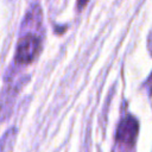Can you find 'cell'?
<instances>
[{
	"label": "cell",
	"instance_id": "cell-2",
	"mask_svg": "<svg viewBox=\"0 0 152 152\" xmlns=\"http://www.w3.org/2000/svg\"><path fill=\"white\" fill-rule=\"evenodd\" d=\"M42 40L40 37L34 34L33 32H26L18 40L14 59L17 63L26 64L33 61V58L38 55L40 50Z\"/></svg>",
	"mask_w": 152,
	"mask_h": 152
},
{
	"label": "cell",
	"instance_id": "cell-5",
	"mask_svg": "<svg viewBox=\"0 0 152 152\" xmlns=\"http://www.w3.org/2000/svg\"><path fill=\"white\" fill-rule=\"evenodd\" d=\"M145 87H146V89L148 90V93L151 94V93H152V72H151L150 77L147 78V81L145 82Z\"/></svg>",
	"mask_w": 152,
	"mask_h": 152
},
{
	"label": "cell",
	"instance_id": "cell-6",
	"mask_svg": "<svg viewBox=\"0 0 152 152\" xmlns=\"http://www.w3.org/2000/svg\"><path fill=\"white\" fill-rule=\"evenodd\" d=\"M148 49H150V51L152 53V33L150 34V38H148Z\"/></svg>",
	"mask_w": 152,
	"mask_h": 152
},
{
	"label": "cell",
	"instance_id": "cell-3",
	"mask_svg": "<svg viewBox=\"0 0 152 152\" xmlns=\"http://www.w3.org/2000/svg\"><path fill=\"white\" fill-rule=\"evenodd\" d=\"M18 86H19V83L10 84L6 88H4V90L1 91V95H0V121L8 116L10 112L12 109V104H13V100L15 97Z\"/></svg>",
	"mask_w": 152,
	"mask_h": 152
},
{
	"label": "cell",
	"instance_id": "cell-1",
	"mask_svg": "<svg viewBox=\"0 0 152 152\" xmlns=\"http://www.w3.org/2000/svg\"><path fill=\"white\" fill-rule=\"evenodd\" d=\"M139 125L134 116L126 115L119 124L116 129V142L121 152H131L134 147L138 135Z\"/></svg>",
	"mask_w": 152,
	"mask_h": 152
},
{
	"label": "cell",
	"instance_id": "cell-4",
	"mask_svg": "<svg viewBox=\"0 0 152 152\" xmlns=\"http://www.w3.org/2000/svg\"><path fill=\"white\" fill-rule=\"evenodd\" d=\"M17 135V128L15 127H10L0 138V152H8L14 142Z\"/></svg>",
	"mask_w": 152,
	"mask_h": 152
}]
</instances>
